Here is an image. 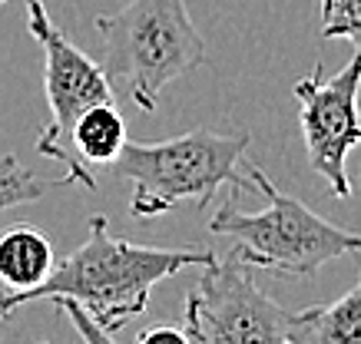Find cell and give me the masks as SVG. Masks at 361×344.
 Returning a JSON list of instances; mask_svg holds the SVG:
<instances>
[{
    "mask_svg": "<svg viewBox=\"0 0 361 344\" xmlns=\"http://www.w3.org/2000/svg\"><path fill=\"white\" fill-rule=\"evenodd\" d=\"M249 149V133H212V129H192V133L173 136L163 143H130L110 166L120 179L133 182L130 212L136 219H153L176 209L179 202H192L206 209L212 196L232 182L242 196H255L239 176V163Z\"/></svg>",
    "mask_w": 361,
    "mask_h": 344,
    "instance_id": "obj_3",
    "label": "cell"
},
{
    "mask_svg": "<svg viewBox=\"0 0 361 344\" xmlns=\"http://www.w3.org/2000/svg\"><path fill=\"white\" fill-rule=\"evenodd\" d=\"M0 4H7V0H0Z\"/></svg>",
    "mask_w": 361,
    "mask_h": 344,
    "instance_id": "obj_15",
    "label": "cell"
},
{
    "mask_svg": "<svg viewBox=\"0 0 361 344\" xmlns=\"http://www.w3.org/2000/svg\"><path fill=\"white\" fill-rule=\"evenodd\" d=\"M322 37L351 40L361 53V0H322Z\"/></svg>",
    "mask_w": 361,
    "mask_h": 344,
    "instance_id": "obj_12",
    "label": "cell"
},
{
    "mask_svg": "<svg viewBox=\"0 0 361 344\" xmlns=\"http://www.w3.org/2000/svg\"><path fill=\"white\" fill-rule=\"evenodd\" d=\"M27 30L44 50V89L47 106H50V122L37 139V153L47 159H56L66 166V186H83L97 189V179L90 172L70 146L73 122L97 103H113V87L103 67L90 60L80 46H73L60 30H56L47 7L40 0H27Z\"/></svg>",
    "mask_w": 361,
    "mask_h": 344,
    "instance_id": "obj_6",
    "label": "cell"
},
{
    "mask_svg": "<svg viewBox=\"0 0 361 344\" xmlns=\"http://www.w3.org/2000/svg\"><path fill=\"white\" fill-rule=\"evenodd\" d=\"M140 344H196L186 334V328H173V324H156L149 331L140 334Z\"/></svg>",
    "mask_w": 361,
    "mask_h": 344,
    "instance_id": "obj_14",
    "label": "cell"
},
{
    "mask_svg": "<svg viewBox=\"0 0 361 344\" xmlns=\"http://www.w3.org/2000/svg\"><path fill=\"white\" fill-rule=\"evenodd\" d=\"M54 242L33 225H11L0 232V281L11 291L37 288L54 272Z\"/></svg>",
    "mask_w": 361,
    "mask_h": 344,
    "instance_id": "obj_8",
    "label": "cell"
},
{
    "mask_svg": "<svg viewBox=\"0 0 361 344\" xmlns=\"http://www.w3.org/2000/svg\"><path fill=\"white\" fill-rule=\"evenodd\" d=\"M212 258L216 252H209V248L133 245L123 235H113L110 222L103 215H93L87 222L83 245L66 258L54 262V272L37 288L0 295V321L30 301L70 298L99 328L113 334L146 311L149 295L163 278L176 275L186 265H209Z\"/></svg>",
    "mask_w": 361,
    "mask_h": 344,
    "instance_id": "obj_1",
    "label": "cell"
},
{
    "mask_svg": "<svg viewBox=\"0 0 361 344\" xmlns=\"http://www.w3.org/2000/svg\"><path fill=\"white\" fill-rule=\"evenodd\" d=\"M54 186H66L63 179H40L37 172H30L27 166H20L17 155H0V212L13 209V205H27L37 202L44 192H50Z\"/></svg>",
    "mask_w": 361,
    "mask_h": 344,
    "instance_id": "obj_11",
    "label": "cell"
},
{
    "mask_svg": "<svg viewBox=\"0 0 361 344\" xmlns=\"http://www.w3.org/2000/svg\"><path fill=\"white\" fill-rule=\"evenodd\" d=\"M70 146L80 163H97V166H110L126 146V122H123L116 103H97L90 106L70 133Z\"/></svg>",
    "mask_w": 361,
    "mask_h": 344,
    "instance_id": "obj_9",
    "label": "cell"
},
{
    "mask_svg": "<svg viewBox=\"0 0 361 344\" xmlns=\"http://www.w3.org/2000/svg\"><path fill=\"white\" fill-rule=\"evenodd\" d=\"M103 37V73L120 83L142 113L173 79L206 63V44L186 11V0H130L123 11L97 17Z\"/></svg>",
    "mask_w": 361,
    "mask_h": 344,
    "instance_id": "obj_4",
    "label": "cell"
},
{
    "mask_svg": "<svg viewBox=\"0 0 361 344\" xmlns=\"http://www.w3.org/2000/svg\"><path fill=\"white\" fill-rule=\"evenodd\" d=\"M54 301H56V308L70 318V324L77 328V334L83 338V344H116V341H113V334L106 331V328H99V324L90 318L87 311L80 308L77 301H70V298H54Z\"/></svg>",
    "mask_w": 361,
    "mask_h": 344,
    "instance_id": "obj_13",
    "label": "cell"
},
{
    "mask_svg": "<svg viewBox=\"0 0 361 344\" xmlns=\"http://www.w3.org/2000/svg\"><path fill=\"white\" fill-rule=\"evenodd\" d=\"M305 308L269 298L235 252L202 265L186 298V334L196 344H305Z\"/></svg>",
    "mask_w": 361,
    "mask_h": 344,
    "instance_id": "obj_5",
    "label": "cell"
},
{
    "mask_svg": "<svg viewBox=\"0 0 361 344\" xmlns=\"http://www.w3.org/2000/svg\"><path fill=\"white\" fill-rule=\"evenodd\" d=\"M361 53H355L348 67H341L335 77H325L322 67L295 83L298 122L305 136L308 163L318 176L331 186L338 199L351 196L348 182V153L361 143Z\"/></svg>",
    "mask_w": 361,
    "mask_h": 344,
    "instance_id": "obj_7",
    "label": "cell"
},
{
    "mask_svg": "<svg viewBox=\"0 0 361 344\" xmlns=\"http://www.w3.org/2000/svg\"><path fill=\"white\" fill-rule=\"evenodd\" d=\"M305 344H361V278L331 305L305 308Z\"/></svg>",
    "mask_w": 361,
    "mask_h": 344,
    "instance_id": "obj_10",
    "label": "cell"
},
{
    "mask_svg": "<svg viewBox=\"0 0 361 344\" xmlns=\"http://www.w3.org/2000/svg\"><path fill=\"white\" fill-rule=\"evenodd\" d=\"M255 192L269 199L265 212H239L235 189L229 202H222L216 215L209 219V232L226 235L235 242V255L249 268H269L288 278L315 275L325 262L361 252V235L338 229L335 222L322 219L302 199L279 192L262 169H249Z\"/></svg>",
    "mask_w": 361,
    "mask_h": 344,
    "instance_id": "obj_2",
    "label": "cell"
}]
</instances>
